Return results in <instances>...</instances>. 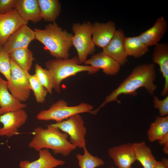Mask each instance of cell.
<instances>
[{
	"mask_svg": "<svg viewBox=\"0 0 168 168\" xmlns=\"http://www.w3.org/2000/svg\"><path fill=\"white\" fill-rule=\"evenodd\" d=\"M153 63L157 64L165 80L164 88L161 92L162 96L168 93V44L159 43L155 46L152 56Z\"/></svg>",
	"mask_w": 168,
	"mask_h": 168,
	"instance_id": "17",
	"label": "cell"
},
{
	"mask_svg": "<svg viewBox=\"0 0 168 168\" xmlns=\"http://www.w3.org/2000/svg\"><path fill=\"white\" fill-rule=\"evenodd\" d=\"M91 105L85 102L74 106H68L63 99L60 100L53 103L48 109L40 111L36 118L40 120H54L59 123L76 114L89 112L93 110Z\"/></svg>",
	"mask_w": 168,
	"mask_h": 168,
	"instance_id": "5",
	"label": "cell"
},
{
	"mask_svg": "<svg viewBox=\"0 0 168 168\" xmlns=\"http://www.w3.org/2000/svg\"><path fill=\"white\" fill-rule=\"evenodd\" d=\"M11 78L7 81L8 90L19 101H26L30 98L31 90L27 73L25 71L11 59Z\"/></svg>",
	"mask_w": 168,
	"mask_h": 168,
	"instance_id": "8",
	"label": "cell"
},
{
	"mask_svg": "<svg viewBox=\"0 0 168 168\" xmlns=\"http://www.w3.org/2000/svg\"><path fill=\"white\" fill-rule=\"evenodd\" d=\"M167 28V21L161 16L156 19L152 27L138 36L141 41L146 46H155L164 36Z\"/></svg>",
	"mask_w": 168,
	"mask_h": 168,
	"instance_id": "15",
	"label": "cell"
},
{
	"mask_svg": "<svg viewBox=\"0 0 168 168\" xmlns=\"http://www.w3.org/2000/svg\"><path fill=\"white\" fill-rule=\"evenodd\" d=\"M11 61L9 54L2 46H0V73L4 76L7 81H9L11 78Z\"/></svg>",
	"mask_w": 168,
	"mask_h": 168,
	"instance_id": "29",
	"label": "cell"
},
{
	"mask_svg": "<svg viewBox=\"0 0 168 168\" xmlns=\"http://www.w3.org/2000/svg\"><path fill=\"white\" fill-rule=\"evenodd\" d=\"M83 149V154H76L78 165L80 168H96L104 165V161L99 157L92 155L86 147Z\"/></svg>",
	"mask_w": 168,
	"mask_h": 168,
	"instance_id": "26",
	"label": "cell"
},
{
	"mask_svg": "<svg viewBox=\"0 0 168 168\" xmlns=\"http://www.w3.org/2000/svg\"><path fill=\"white\" fill-rule=\"evenodd\" d=\"M16 9L21 17L34 23L42 19L37 0H17Z\"/></svg>",
	"mask_w": 168,
	"mask_h": 168,
	"instance_id": "20",
	"label": "cell"
},
{
	"mask_svg": "<svg viewBox=\"0 0 168 168\" xmlns=\"http://www.w3.org/2000/svg\"><path fill=\"white\" fill-rule=\"evenodd\" d=\"M110 168H114L113 167H111Z\"/></svg>",
	"mask_w": 168,
	"mask_h": 168,
	"instance_id": "36",
	"label": "cell"
},
{
	"mask_svg": "<svg viewBox=\"0 0 168 168\" xmlns=\"http://www.w3.org/2000/svg\"><path fill=\"white\" fill-rule=\"evenodd\" d=\"M153 102L154 108L159 111L160 116L164 117L168 114V96L163 100L160 99L156 96L153 97Z\"/></svg>",
	"mask_w": 168,
	"mask_h": 168,
	"instance_id": "30",
	"label": "cell"
},
{
	"mask_svg": "<svg viewBox=\"0 0 168 168\" xmlns=\"http://www.w3.org/2000/svg\"><path fill=\"white\" fill-rule=\"evenodd\" d=\"M159 144L161 145L164 146L168 144V133L165 135L161 139L158 140Z\"/></svg>",
	"mask_w": 168,
	"mask_h": 168,
	"instance_id": "33",
	"label": "cell"
},
{
	"mask_svg": "<svg viewBox=\"0 0 168 168\" xmlns=\"http://www.w3.org/2000/svg\"><path fill=\"white\" fill-rule=\"evenodd\" d=\"M92 24L90 21L82 24L74 23L72 26L74 33L72 38V46L76 49L81 64L87 60L88 56L96 51L92 38Z\"/></svg>",
	"mask_w": 168,
	"mask_h": 168,
	"instance_id": "6",
	"label": "cell"
},
{
	"mask_svg": "<svg viewBox=\"0 0 168 168\" xmlns=\"http://www.w3.org/2000/svg\"><path fill=\"white\" fill-rule=\"evenodd\" d=\"M116 30L115 24L112 21L105 23L94 22L92 24L91 35L95 45L103 49L111 40Z\"/></svg>",
	"mask_w": 168,
	"mask_h": 168,
	"instance_id": "16",
	"label": "cell"
},
{
	"mask_svg": "<svg viewBox=\"0 0 168 168\" xmlns=\"http://www.w3.org/2000/svg\"><path fill=\"white\" fill-rule=\"evenodd\" d=\"M1 115H2V114H1V112H0V116Z\"/></svg>",
	"mask_w": 168,
	"mask_h": 168,
	"instance_id": "35",
	"label": "cell"
},
{
	"mask_svg": "<svg viewBox=\"0 0 168 168\" xmlns=\"http://www.w3.org/2000/svg\"><path fill=\"white\" fill-rule=\"evenodd\" d=\"M17 0H0V14H4L16 9Z\"/></svg>",
	"mask_w": 168,
	"mask_h": 168,
	"instance_id": "31",
	"label": "cell"
},
{
	"mask_svg": "<svg viewBox=\"0 0 168 168\" xmlns=\"http://www.w3.org/2000/svg\"><path fill=\"white\" fill-rule=\"evenodd\" d=\"M125 35L121 29L117 30L109 42L103 48L102 52L117 61L121 66L128 61V56L124 48L123 41Z\"/></svg>",
	"mask_w": 168,
	"mask_h": 168,
	"instance_id": "13",
	"label": "cell"
},
{
	"mask_svg": "<svg viewBox=\"0 0 168 168\" xmlns=\"http://www.w3.org/2000/svg\"><path fill=\"white\" fill-rule=\"evenodd\" d=\"M84 63L86 65L102 69L105 74L110 76L117 74L121 66L115 60L102 52L94 54Z\"/></svg>",
	"mask_w": 168,
	"mask_h": 168,
	"instance_id": "14",
	"label": "cell"
},
{
	"mask_svg": "<svg viewBox=\"0 0 168 168\" xmlns=\"http://www.w3.org/2000/svg\"><path fill=\"white\" fill-rule=\"evenodd\" d=\"M132 168V166H131V167H130V168Z\"/></svg>",
	"mask_w": 168,
	"mask_h": 168,
	"instance_id": "37",
	"label": "cell"
},
{
	"mask_svg": "<svg viewBox=\"0 0 168 168\" xmlns=\"http://www.w3.org/2000/svg\"><path fill=\"white\" fill-rule=\"evenodd\" d=\"M27 114L24 109H20L0 116V136L10 137L19 133V129L26 122Z\"/></svg>",
	"mask_w": 168,
	"mask_h": 168,
	"instance_id": "9",
	"label": "cell"
},
{
	"mask_svg": "<svg viewBox=\"0 0 168 168\" xmlns=\"http://www.w3.org/2000/svg\"><path fill=\"white\" fill-rule=\"evenodd\" d=\"M156 77L155 67L153 63H144L135 67L118 86L106 97L100 106L90 113L96 114L101 108L110 102H116L120 104L121 101L118 99L119 95H130L135 96L138 94L137 90L140 88H144L149 94L154 95L157 87L154 83Z\"/></svg>",
	"mask_w": 168,
	"mask_h": 168,
	"instance_id": "1",
	"label": "cell"
},
{
	"mask_svg": "<svg viewBox=\"0 0 168 168\" xmlns=\"http://www.w3.org/2000/svg\"><path fill=\"white\" fill-rule=\"evenodd\" d=\"M168 133V116H156L147 132L149 141L153 142L161 139Z\"/></svg>",
	"mask_w": 168,
	"mask_h": 168,
	"instance_id": "24",
	"label": "cell"
},
{
	"mask_svg": "<svg viewBox=\"0 0 168 168\" xmlns=\"http://www.w3.org/2000/svg\"><path fill=\"white\" fill-rule=\"evenodd\" d=\"M35 39L34 30L26 25L12 34L2 47L10 54L16 49L28 47L29 44Z\"/></svg>",
	"mask_w": 168,
	"mask_h": 168,
	"instance_id": "11",
	"label": "cell"
},
{
	"mask_svg": "<svg viewBox=\"0 0 168 168\" xmlns=\"http://www.w3.org/2000/svg\"><path fill=\"white\" fill-rule=\"evenodd\" d=\"M26 105L19 101L10 93L7 81L0 75V111L1 114L20 109H24Z\"/></svg>",
	"mask_w": 168,
	"mask_h": 168,
	"instance_id": "19",
	"label": "cell"
},
{
	"mask_svg": "<svg viewBox=\"0 0 168 168\" xmlns=\"http://www.w3.org/2000/svg\"><path fill=\"white\" fill-rule=\"evenodd\" d=\"M27 76L31 89L34 92L36 101L38 103H43L48 93L47 91L40 83L35 74L31 75L28 72Z\"/></svg>",
	"mask_w": 168,
	"mask_h": 168,
	"instance_id": "27",
	"label": "cell"
},
{
	"mask_svg": "<svg viewBox=\"0 0 168 168\" xmlns=\"http://www.w3.org/2000/svg\"><path fill=\"white\" fill-rule=\"evenodd\" d=\"M46 69L51 74L53 80V88L61 92L60 84L64 79L77 73L87 72L89 74H95L100 69L89 65H81L77 57L71 58H55L45 63Z\"/></svg>",
	"mask_w": 168,
	"mask_h": 168,
	"instance_id": "4",
	"label": "cell"
},
{
	"mask_svg": "<svg viewBox=\"0 0 168 168\" xmlns=\"http://www.w3.org/2000/svg\"><path fill=\"white\" fill-rule=\"evenodd\" d=\"M123 44L125 52L128 56L138 58L149 51V47L141 41L138 36L130 37L125 36Z\"/></svg>",
	"mask_w": 168,
	"mask_h": 168,
	"instance_id": "23",
	"label": "cell"
},
{
	"mask_svg": "<svg viewBox=\"0 0 168 168\" xmlns=\"http://www.w3.org/2000/svg\"><path fill=\"white\" fill-rule=\"evenodd\" d=\"M28 23L16 9L6 14H0V46H2L14 32Z\"/></svg>",
	"mask_w": 168,
	"mask_h": 168,
	"instance_id": "10",
	"label": "cell"
},
{
	"mask_svg": "<svg viewBox=\"0 0 168 168\" xmlns=\"http://www.w3.org/2000/svg\"><path fill=\"white\" fill-rule=\"evenodd\" d=\"M33 132L34 135L29 147L37 151L43 149H50L55 155L67 156L77 148L68 140L67 134L61 132L51 124L47 125L46 128L38 127Z\"/></svg>",
	"mask_w": 168,
	"mask_h": 168,
	"instance_id": "2",
	"label": "cell"
},
{
	"mask_svg": "<svg viewBox=\"0 0 168 168\" xmlns=\"http://www.w3.org/2000/svg\"><path fill=\"white\" fill-rule=\"evenodd\" d=\"M108 154L118 168H129L137 161L133 144L130 143L110 148Z\"/></svg>",
	"mask_w": 168,
	"mask_h": 168,
	"instance_id": "12",
	"label": "cell"
},
{
	"mask_svg": "<svg viewBox=\"0 0 168 168\" xmlns=\"http://www.w3.org/2000/svg\"><path fill=\"white\" fill-rule=\"evenodd\" d=\"M51 124L67 134L70 142L77 148L83 149L86 147L85 137L87 129L80 114L74 115L61 122Z\"/></svg>",
	"mask_w": 168,
	"mask_h": 168,
	"instance_id": "7",
	"label": "cell"
},
{
	"mask_svg": "<svg viewBox=\"0 0 168 168\" xmlns=\"http://www.w3.org/2000/svg\"><path fill=\"white\" fill-rule=\"evenodd\" d=\"M155 168H168V159L163 158L161 161H157Z\"/></svg>",
	"mask_w": 168,
	"mask_h": 168,
	"instance_id": "32",
	"label": "cell"
},
{
	"mask_svg": "<svg viewBox=\"0 0 168 168\" xmlns=\"http://www.w3.org/2000/svg\"><path fill=\"white\" fill-rule=\"evenodd\" d=\"M36 39L44 46L49 54L55 58H68L69 51L72 44L71 33L63 29L55 22L45 26L43 30H34Z\"/></svg>",
	"mask_w": 168,
	"mask_h": 168,
	"instance_id": "3",
	"label": "cell"
},
{
	"mask_svg": "<svg viewBox=\"0 0 168 168\" xmlns=\"http://www.w3.org/2000/svg\"><path fill=\"white\" fill-rule=\"evenodd\" d=\"M35 74L48 93L51 94L53 89V80L50 72L37 63L35 65Z\"/></svg>",
	"mask_w": 168,
	"mask_h": 168,
	"instance_id": "28",
	"label": "cell"
},
{
	"mask_svg": "<svg viewBox=\"0 0 168 168\" xmlns=\"http://www.w3.org/2000/svg\"><path fill=\"white\" fill-rule=\"evenodd\" d=\"M133 144L136 160L138 161L143 168H155L157 161L150 147L145 142Z\"/></svg>",
	"mask_w": 168,
	"mask_h": 168,
	"instance_id": "21",
	"label": "cell"
},
{
	"mask_svg": "<svg viewBox=\"0 0 168 168\" xmlns=\"http://www.w3.org/2000/svg\"><path fill=\"white\" fill-rule=\"evenodd\" d=\"M9 54L11 59L19 67L28 72L30 70L35 58L28 47L16 49Z\"/></svg>",
	"mask_w": 168,
	"mask_h": 168,
	"instance_id": "25",
	"label": "cell"
},
{
	"mask_svg": "<svg viewBox=\"0 0 168 168\" xmlns=\"http://www.w3.org/2000/svg\"><path fill=\"white\" fill-rule=\"evenodd\" d=\"M163 151L166 155L168 154V144L164 146L163 148Z\"/></svg>",
	"mask_w": 168,
	"mask_h": 168,
	"instance_id": "34",
	"label": "cell"
},
{
	"mask_svg": "<svg viewBox=\"0 0 168 168\" xmlns=\"http://www.w3.org/2000/svg\"><path fill=\"white\" fill-rule=\"evenodd\" d=\"M39 157L32 162L28 160L21 161L20 168H54L64 164L65 161L55 158L48 149H43L38 151Z\"/></svg>",
	"mask_w": 168,
	"mask_h": 168,
	"instance_id": "18",
	"label": "cell"
},
{
	"mask_svg": "<svg viewBox=\"0 0 168 168\" xmlns=\"http://www.w3.org/2000/svg\"><path fill=\"white\" fill-rule=\"evenodd\" d=\"M42 19L47 22H54L61 12L58 0H37Z\"/></svg>",
	"mask_w": 168,
	"mask_h": 168,
	"instance_id": "22",
	"label": "cell"
}]
</instances>
